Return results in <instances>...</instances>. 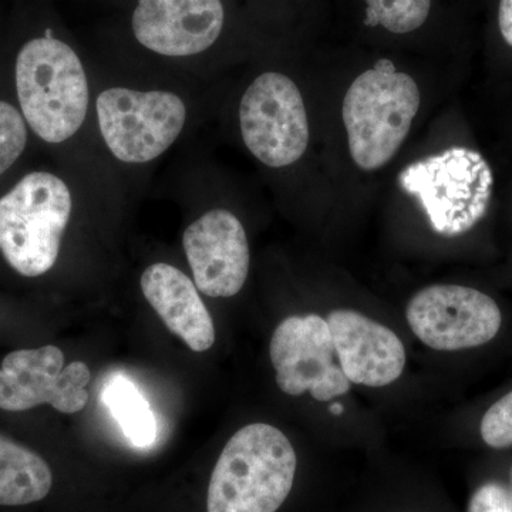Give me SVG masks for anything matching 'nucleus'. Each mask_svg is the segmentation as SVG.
I'll return each instance as SVG.
<instances>
[{
    "label": "nucleus",
    "instance_id": "obj_7",
    "mask_svg": "<svg viewBox=\"0 0 512 512\" xmlns=\"http://www.w3.org/2000/svg\"><path fill=\"white\" fill-rule=\"evenodd\" d=\"M239 123L245 146L268 167H288L308 148L305 103L298 86L284 74L255 79L242 97Z\"/></svg>",
    "mask_w": 512,
    "mask_h": 512
},
{
    "label": "nucleus",
    "instance_id": "obj_13",
    "mask_svg": "<svg viewBox=\"0 0 512 512\" xmlns=\"http://www.w3.org/2000/svg\"><path fill=\"white\" fill-rule=\"evenodd\" d=\"M326 320L350 383L384 387L402 376L406 349L392 329L350 309H336Z\"/></svg>",
    "mask_w": 512,
    "mask_h": 512
},
{
    "label": "nucleus",
    "instance_id": "obj_11",
    "mask_svg": "<svg viewBox=\"0 0 512 512\" xmlns=\"http://www.w3.org/2000/svg\"><path fill=\"white\" fill-rule=\"evenodd\" d=\"M183 245L198 291L231 298L244 288L251 255L247 232L232 212L202 215L185 229Z\"/></svg>",
    "mask_w": 512,
    "mask_h": 512
},
{
    "label": "nucleus",
    "instance_id": "obj_6",
    "mask_svg": "<svg viewBox=\"0 0 512 512\" xmlns=\"http://www.w3.org/2000/svg\"><path fill=\"white\" fill-rule=\"evenodd\" d=\"M101 136L120 161L141 164L165 153L183 131L184 101L168 92L114 87L97 97Z\"/></svg>",
    "mask_w": 512,
    "mask_h": 512
},
{
    "label": "nucleus",
    "instance_id": "obj_5",
    "mask_svg": "<svg viewBox=\"0 0 512 512\" xmlns=\"http://www.w3.org/2000/svg\"><path fill=\"white\" fill-rule=\"evenodd\" d=\"M399 184L420 201L437 234L457 237L484 217L494 180L481 154L453 147L404 168Z\"/></svg>",
    "mask_w": 512,
    "mask_h": 512
},
{
    "label": "nucleus",
    "instance_id": "obj_15",
    "mask_svg": "<svg viewBox=\"0 0 512 512\" xmlns=\"http://www.w3.org/2000/svg\"><path fill=\"white\" fill-rule=\"evenodd\" d=\"M52 485V470L39 454L0 434V505L37 503Z\"/></svg>",
    "mask_w": 512,
    "mask_h": 512
},
{
    "label": "nucleus",
    "instance_id": "obj_8",
    "mask_svg": "<svg viewBox=\"0 0 512 512\" xmlns=\"http://www.w3.org/2000/svg\"><path fill=\"white\" fill-rule=\"evenodd\" d=\"M406 318L429 348L456 352L478 348L500 332L503 315L493 298L461 285H433L413 296Z\"/></svg>",
    "mask_w": 512,
    "mask_h": 512
},
{
    "label": "nucleus",
    "instance_id": "obj_4",
    "mask_svg": "<svg viewBox=\"0 0 512 512\" xmlns=\"http://www.w3.org/2000/svg\"><path fill=\"white\" fill-rule=\"evenodd\" d=\"M420 90L406 73L366 70L349 87L342 117L350 157L365 171H375L396 156L420 109Z\"/></svg>",
    "mask_w": 512,
    "mask_h": 512
},
{
    "label": "nucleus",
    "instance_id": "obj_10",
    "mask_svg": "<svg viewBox=\"0 0 512 512\" xmlns=\"http://www.w3.org/2000/svg\"><path fill=\"white\" fill-rule=\"evenodd\" d=\"M90 379L86 363L64 365L57 346L15 350L0 366V410L26 412L49 404L63 414L82 412L89 402Z\"/></svg>",
    "mask_w": 512,
    "mask_h": 512
},
{
    "label": "nucleus",
    "instance_id": "obj_23",
    "mask_svg": "<svg viewBox=\"0 0 512 512\" xmlns=\"http://www.w3.org/2000/svg\"><path fill=\"white\" fill-rule=\"evenodd\" d=\"M330 413L336 414V416H338V414H342L343 413L342 404H340V403L332 404V406H330Z\"/></svg>",
    "mask_w": 512,
    "mask_h": 512
},
{
    "label": "nucleus",
    "instance_id": "obj_2",
    "mask_svg": "<svg viewBox=\"0 0 512 512\" xmlns=\"http://www.w3.org/2000/svg\"><path fill=\"white\" fill-rule=\"evenodd\" d=\"M20 109L30 128L59 144L79 131L89 107V84L79 56L53 37L22 47L16 60Z\"/></svg>",
    "mask_w": 512,
    "mask_h": 512
},
{
    "label": "nucleus",
    "instance_id": "obj_16",
    "mask_svg": "<svg viewBox=\"0 0 512 512\" xmlns=\"http://www.w3.org/2000/svg\"><path fill=\"white\" fill-rule=\"evenodd\" d=\"M100 399L133 446L148 447L156 441V416L150 403L131 380L114 375L104 386Z\"/></svg>",
    "mask_w": 512,
    "mask_h": 512
},
{
    "label": "nucleus",
    "instance_id": "obj_22",
    "mask_svg": "<svg viewBox=\"0 0 512 512\" xmlns=\"http://www.w3.org/2000/svg\"><path fill=\"white\" fill-rule=\"evenodd\" d=\"M373 69H375L376 72L379 73H396V66H394L392 60L389 59H380L379 62L375 64V67H373Z\"/></svg>",
    "mask_w": 512,
    "mask_h": 512
},
{
    "label": "nucleus",
    "instance_id": "obj_24",
    "mask_svg": "<svg viewBox=\"0 0 512 512\" xmlns=\"http://www.w3.org/2000/svg\"><path fill=\"white\" fill-rule=\"evenodd\" d=\"M511 500H512V494H511Z\"/></svg>",
    "mask_w": 512,
    "mask_h": 512
},
{
    "label": "nucleus",
    "instance_id": "obj_20",
    "mask_svg": "<svg viewBox=\"0 0 512 512\" xmlns=\"http://www.w3.org/2000/svg\"><path fill=\"white\" fill-rule=\"evenodd\" d=\"M468 512H512L511 495L503 485L484 484L471 497Z\"/></svg>",
    "mask_w": 512,
    "mask_h": 512
},
{
    "label": "nucleus",
    "instance_id": "obj_19",
    "mask_svg": "<svg viewBox=\"0 0 512 512\" xmlns=\"http://www.w3.org/2000/svg\"><path fill=\"white\" fill-rule=\"evenodd\" d=\"M481 437L487 446L512 447V392L495 402L481 420Z\"/></svg>",
    "mask_w": 512,
    "mask_h": 512
},
{
    "label": "nucleus",
    "instance_id": "obj_14",
    "mask_svg": "<svg viewBox=\"0 0 512 512\" xmlns=\"http://www.w3.org/2000/svg\"><path fill=\"white\" fill-rule=\"evenodd\" d=\"M141 289L170 332L194 352H207L215 326L194 282L173 265L158 262L141 276Z\"/></svg>",
    "mask_w": 512,
    "mask_h": 512
},
{
    "label": "nucleus",
    "instance_id": "obj_9",
    "mask_svg": "<svg viewBox=\"0 0 512 512\" xmlns=\"http://www.w3.org/2000/svg\"><path fill=\"white\" fill-rule=\"evenodd\" d=\"M276 383L289 396L311 393L330 402L350 390L348 377L336 365L328 320L319 315L289 316L279 323L269 345Z\"/></svg>",
    "mask_w": 512,
    "mask_h": 512
},
{
    "label": "nucleus",
    "instance_id": "obj_21",
    "mask_svg": "<svg viewBox=\"0 0 512 512\" xmlns=\"http://www.w3.org/2000/svg\"><path fill=\"white\" fill-rule=\"evenodd\" d=\"M498 25L505 42L512 47V0H500Z\"/></svg>",
    "mask_w": 512,
    "mask_h": 512
},
{
    "label": "nucleus",
    "instance_id": "obj_18",
    "mask_svg": "<svg viewBox=\"0 0 512 512\" xmlns=\"http://www.w3.org/2000/svg\"><path fill=\"white\" fill-rule=\"evenodd\" d=\"M28 143L25 120L12 104L0 101V175L22 156Z\"/></svg>",
    "mask_w": 512,
    "mask_h": 512
},
{
    "label": "nucleus",
    "instance_id": "obj_1",
    "mask_svg": "<svg viewBox=\"0 0 512 512\" xmlns=\"http://www.w3.org/2000/svg\"><path fill=\"white\" fill-rule=\"evenodd\" d=\"M295 448L281 430L248 424L222 450L208 487V512H276L295 481Z\"/></svg>",
    "mask_w": 512,
    "mask_h": 512
},
{
    "label": "nucleus",
    "instance_id": "obj_17",
    "mask_svg": "<svg viewBox=\"0 0 512 512\" xmlns=\"http://www.w3.org/2000/svg\"><path fill=\"white\" fill-rule=\"evenodd\" d=\"M365 25L383 26L389 32L404 35L424 25L429 18L431 0H366Z\"/></svg>",
    "mask_w": 512,
    "mask_h": 512
},
{
    "label": "nucleus",
    "instance_id": "obj_12",
    "mask_svg": "<svg viewBox=\"0 0 512 512\" xmlns=\"http://www.w3.org/2000/svg\"><path fill=\"white\" fill-rule=\"evenodd\" d=\"M221 0H138V42L163 56H192L217 42L224 26Z\"/></svg>",
    "mask_w": 512,
    "mask_h": 512
},
{
    "label": "nucleus",
    "instance_id": "obj_3",
    "mask_svg": "<svg viewBox=\"0 0 512 512\" xmlns=\"http://www.w3.org/2000/svg\"><path fill=\"white\" fill-rule=\"evenodd\" d=\"M72 214V195L56 175L35 171L0 198V252L18 274L36 278L55 266Z\"/></svg>",
    "mask_w": 512,
    "mask_h": 512
}]
</instances>
